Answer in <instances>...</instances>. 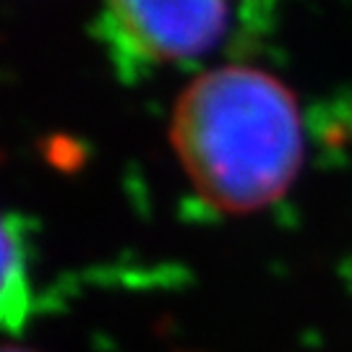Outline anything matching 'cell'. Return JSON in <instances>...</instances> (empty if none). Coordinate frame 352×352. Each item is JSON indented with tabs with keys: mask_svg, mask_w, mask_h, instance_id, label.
I'll return each instance as SVG.
<instances>
[{
	"mask_svg": "<svg viewBox=\"0 0 352 352\" xmlns=\"http://www.w3.org/2000/svg\"><path fill=\"white\" fill-rule=\"evenodd\" d=\"M3 324L8 331H21L32 308V289H29V272H26L24 240L13 232V219L6 217L3 225Z\"/></svg>",
	"mask_w": 352,
	"mask_h": 352,
	"instance_id": "cell-3",
	"label": "cell"
},
{
	"mask_svg": "<svg viewBox=\"0 0 352 352\" xmlns=\"http://www.w3.org/2000/svg\"><path fill=\"white\" fill-rule=\"evenodd\" d=\"M227 13V0H104L102 29L123 63L162 65L212 50Z\"/></svg>",
	"mask_w": 352,
	"mask_h": 352,
	"instance_id": "cell-2",
	"label": "cell"
},
{
	"mask_svg": "<svg viewBox=\"0 0 352 352\" xmlns=\"http://www.w3.org/2000/svg\"><path fill=\"white\" fill-rule=\"evenodd\" d=\"M3 352H32V350H26V347H21V344H13V342H8V344L3 347Z\"/></svg>",
	"mask_w": 352,
	"mask_h": 352,
	"instance_id": "cell-4",
	"label": "cell"
},
{
	"mask_svg": "<svg viewBox=\"0 0 352 352\" xmlns=\"http://www.w3.org/2000/svg\"><path fill=\"white\" fill-rule=\"evenodd\" d=\"M170 144L209 206L225 214L261 212L300 173V110L277 76L251 65L214 68L175 100Z\"/></svg>",
	"mask_w": 352,
	"mask_h": 352,
	"instance_id": "cell-1",
	"label": "cell"
}]
</instances>
